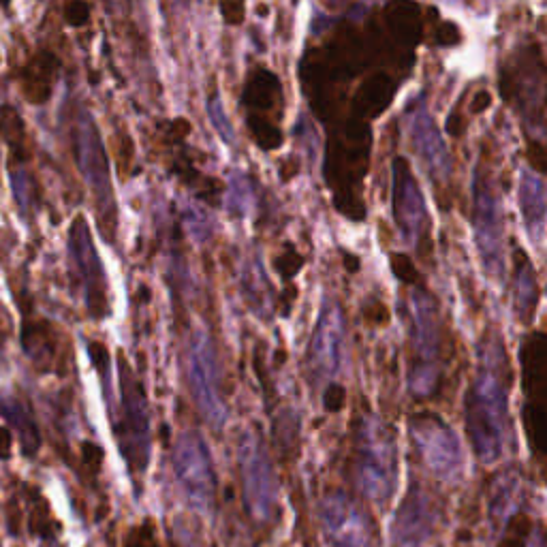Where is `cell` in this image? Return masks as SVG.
<instances>
[{
  "label": "cell",
  "mask_w": 547,
  "mask_h": 547,
  "mask_svg": "<svg viewBox=\"0 0 547 547\" xmlns=\"http://www.w3.org/2000/svg\"><path fill=\"white\" fill-rule=\"evenodd\" d=\"M242 503L257 524L278 518V483L268 451L257 434L246 432L238 447Z\"/></svg>",
  "instance_id": "cell-4"
},
{
  "label": "cell",
  "mask_w": 547,
  "mask_h": 547,
  "mask_svg": "<svg viewBox=\"0 0 547 547\" xmlns=\"http://www.w3.org/2000/svg\"><path fill=\"white\" fill-rule=\"evenodd\" d=\"M342 261H345V268H347V272H351V274L359 272V268H362V261H359V257H355V255H351V253H342Z\"/></svg>",
  "instance_id": "cell-34"
},
{
  "label": "cell",
  "mask_w": 547,
  "mask_h": 547,
  "mask_svg": "<svg viewBox=\"0 0 547 547\" xmlns=\"http://www.w3.org/2000/svg\"><path fill=\"white\" fill-rule=\"evenodd\" d=\"M11 456V432L0 426V460H7Z\"/></svg>",
  "instance_id": "cell-33"
},
{
  "label": "cell",
  "mask_w": 547,
  "mask_h": 547,
  "mask_svg": "<svg viewBox=\"0 0 547 547\" xmlns=\"http://www.w3.org/2000/svg\"><path fill=\"white\" fill-rule=\"evenodd\" d=\"M389 261H392V272L396 274L398 280H402L404 285H417L421 280V276H419V272H417V268L413 265L409 255L394 253L392 257H389Z\"/></svg>",
  "instance_id": "cell-21"
},
{
  "label": "cell",
  "mask_w": 547,
  "mask_h": 547,
  "mask_svg": "<svg viewBox=\"0 0 547 547\" xmlns=\"http://www.w3.org/2000/svg\"><path fill=\"white\" fill-rule=\"evenodd\" d=\"M71 253L75 257V263L80 265V270L86 278V289H88V306L90 312L97 319H101L107 306H105V283H103V274L99 268L97 255L92 253L90 246V236H88V227L84 223V218H77L71 229Z\"/></svg>",
  "instance_id": "cell-11"
},
{
  "label": "cell",
  "mask_w": 547,
  "mask_h": 547,
  "mask_svg": "<svg viewBox=\"0 0 547 547\" xmlns=\"http://www.w3.org/2000/svg\"><path fill=\"white\" fill-rule=\"evenodd\" d=\"M321 520L332 547H377L372 518L347 494L325 496Z\"/></svg>",
  "instance_id": "cell-8"
},
{
  "label": "cell",
  "mask_w": 547,
  "mask_h": 547,
  "mask_svg": "<svg viewBox=\"0 0 547 547\" xmlns=\"http://www.w3.org/2000/svg\"><path fill=\"white\" fill-rule=\"evenodd\" d=\"M409 436L421 462L441 479H456L464 468L458 434L436 413H417L409 419Z\"/></svg>",
  "instance_id": "cell-6"
},
{
  "label": "cell",
  "mask_w": 547,
  "mask_h": 547,
  "mask_svg": "<svg viewBox=\"0 0 547 547\" xmlns=\"http://www.w3.org/2000/svg\"><path fill=\"white\" fill-rule=\"evenodd\" d=\"M58 67L60 62L52 52H39L26 62L22 71V90L30 103L41 105L52 97Z\"/></svg>",
  "instance_id": "cell-12"
},
{
  "label": "cell",
  "mask_w": 547,
  "mask_h": 547,
  "mask_svg": "<svg viewBox=\"0 0 547 547\" xmlns=\"http://www.w3.org/2000/svg\"><path fill=\"white\" fill-rule=\"evenodd\" d=\"M0 368H5V334L0 330Z\"/></svg>",
  "instance_id": "cell-35"
},
{
  "label": "cell",
  "mask_w": 547,
  "mask_h": 547,
  "mask_svg": "<svg viewBox=\"0 0 547 547\" xmlns=\"http://www.w3.org/2000/svg\"><path fill=\"white\" fill-rule=\"evenodd\" d=\"M11 191H13L15 201H18V206L22 208V212H28L35 201V184L28 178L26 169H22L18 165H13V169H11Z\"/></svg>",
  "instance_id": "cell-17"
},
{
  "label": "cell",
  "mask_w": 547,
  "mask_h": 547,
  "mask_svg": "<svg viewBox=\"0 0 547 547\" xmlns=\"http://www.w3.org/2000/svg\"><path fill=\"white\" fill-rule=\"evenodd\" d=\"M345 400H347V392L345 387H342L340 383H330L325 387L323 392V406L330 413H338L342 406H345Z\"/></svg>",
  "instance_id": "cell-23"
},
{
  "label": "cell",
  "mask_w": 547,
  "mask_h": 547,
  "mask_svg": "<svg viewBox=\"0 0 547 547\" xmlns=\"http://www.w3.org/2000/svg\"><path fill=\"white\" fill-rule=\"evenodd\" d=\"M462 39V33L460 28L456 24H441L439 26V33H436V41H439V45H447V48H453V45H458Z\"/></svg>",
  "instance_id": "cell-26"
},
{
  "label": "cell",
  "mask_w": 547,
  "mask_h": 547,
  "mask_svg": "<svg viewBox=\"0 0 547 547\" xmlns=\"http://www.w3.org/2000/svg\"><path fill=\"white\" fill-rule=\"evenodd\" d=\"M276 101H280L278 77L265 69H257L248 80L242 103L250 109V114H259L263 109H272Z\"/></svg>",
  "instance_id": "cell-15"
},
{
  "label": "cell",
  "mask_w": 547,
  "mask_h": 547,
  "mask_svg": "<svg viewBox=\"0 0 547 547\" xmlns=\"http://www.w3.org/2000/svg\"><path fill=\"white\" fill-rule=\"evenodd\" d=\"M0 415H3L15 430H18L26 456H35L41 445V434L33 415H30L24 406V402L11 394H0Z\"/></svg>",
  "instance_id": "cell-14"
},
{
  "label": "cell",
  "mask_w": 547,
  "mask_h": 547,
  "mask_svg": "<svg viewBox=\"0 0 547 547\" xmlns=\"http://www.w3.org/2000/svg\"><path fill=\"white\" fill-rule=\"evenodd\" d=\"M522 417L528 447L539 466H543V421L547 406V340L543 332L530 334L522 342Z\"/></svg>",
  "instance_id": "cell-5"
},
{
  "label": "cell",
  "mask_w": 547,
  "mask_h": 547,
  "mask_svg": "<svg viewBox=\"0 0 547 547\" xmlns=\"http://www.w3.org/2000/svg\"><path fill=\"white\" fill-rule=\"evenodd\" d=\"M65 20L73 26L80 28L90 20V5L86 0H69L65 5Z\"/></svg>",
  "instance_id": "cell-22"
},
{
  "label": "cell",
  "mask_w": 547,
  "mask_h": 547,
  "mask_svg": "<svg viewBox=\"0 0 547 547\" xmlns=\"http://www.w3.org/2000/svg\"><path fill=\"white\" fill-rule=\"evenodd\" d=\"M513 372L500 353L483 366L464 396V430L473 453L486 464L505 456L511 436L509 392Z\"/></svg>",
  "instance_id": "cell-1"
},
{
  "label": "cell",
  "mask_w": 547,
  "mask_h": 547,
  "mask_svg": "<svg viewBox=\"0 0 547 547\" xmlns=\"http://www.w3.org/2000/svg\"><path fill=\"white\" fill-rule=\"evenodd\" d=\"M492 105V95L488 90H479L475 92V97L471 101V112L473 114H481V112H486V109Z\"/></svg>",
  "instance_id": "cell-29"
},
{
  "label": "cell",
  "mask_w": 547,
  "mask_h": 547,
  "mask_svg": "<svg viewBox=\"0 0 547 547\" xmlns=\"http://www.w3.org/2000/svg\"><path fill=\"white\" fill-rule=\"evenodd\" d=\"M304 261L306 259L295 250L293 244H285L283 255H278L274 259V270L289 283V280L304 268Z\"/></svg>",
  "instance_id": "cell-20"
},
{
  "label": "cell",
  "mask_w": 547,
  "mask_h": 547,
  "mask_svg": "<svg viewBox=\"0 0 547 547\" xmlns=\"http://www.w3.org/2000/svg\"><path fill=\"white\" fill-rule=\"evenodd\" d=\"M0 127H3L11 148L20 154V148L24 142V129H22V120L18 114H15L13 107L0 109Z\"/></svg>",
  "instance_id": "cell-18"
},
{
  "label": "cell",
  "mask_w": 547,
  "mask_h": 547,
  "mask_svg": "<svg viewBox=\"0 0 547 547\" xmlns=\"http://www.w3.org/2000/svg\"><path fill=\"white\" fill-rule=\"evenodd\" d=\"M434 528V511L428 496L413 486L402 500L392 526L394 547H430L428 539Z\"/></svg>",
  "instance_id": "cell-10"
},
{
  "label": "cell",
  "mask_w": 547,
  "mask_h": 547,
  "mask_svg": "<svg viewBox=\"0 0 547 547\" xmlns=\"http://www.w3.org/2000/svg\"><path fill=\"white\" fill-rule=\"evenodd\" d=\"M114 430L129 471L135 477L142 475L150 462V409L144 387L133 377L124 357H120V409Z\"/></svg>",
  "instance_id": "cell-3"
},
{
  "label": "cell",
  "mask_w": 547,
  "mask_h": 547,
  "mask_svg": "<svg viewBox=\"0 0 547 547\" xmlns=\"http://www.w3.org/2000/svg\"><path fill=\"white\" fill-rule=\"evenodd\" d=\"M528 161L530 165H533L535 171H539V174H545V161H547V156H545V148L537 142H528Z\"/></svg>",
  "instance_id": "cell-27"
},
{
  "label": "cell",
  "mask_w": 547,
  "mask_h": 547,
  "mask_svg": "<svg viewBox=\"0 0 547 547\" xmlns=\"http://www.w3.org/2000/svg\"><path fill=\"white\" fill-rule=\"evenodd\" d=\"M248 129L261 150H276L283 146V133L268 118L248 116Z\"/></svg>",
  "instance_id": "cell-16"
},
{
  "label": "cell",
  "mask_w": 547,
  "mask_h": 547,
  "mask_svg": "<svg viewBox=\"0 0 547 547\" xmlns=\"http://www.w3.org/2000/svg\"><path fill=\"white\" fill-rule=\"evenodd\" d=\"M124 547H167V545L161 541L159 533H156V526L150 520H146L131 530L129 537L124 539Z\"/></svg>",
  "instance_id": "cell-19"
},
{
  "label": "cell",
  "mask_w": 547,
  "mask_h": 547,
  "mask_svg": "<svg viewBox=\"0 0 547 547\" xmlns=\"http://www.w3.org/2000/svg\"><path fill=\"white\" fill-rule=\"evenodd\" d=\"M120 137H122V146H116V161H118V169L122 171V176H127L129 174L127 167L131 165L135 148H133V142H131L129 135L120 133Z\"/></svg>",
  "instance_id": "cell-25"
},
{
  "label": "cell",
  "mask_w": 547,
  "mask_h": 547,
  "mask_svg": "<svg viewBox=\"0 0 547 547\" xmlns=\"http://www.w3.org/2000/svg\"><path fill=\"white\" fill-rule=\"evenodd\" d=\"M221 11L227 24L238 26L244 22V15H246L244 0H221Z\"/></svg>",
  "instance_id": "cell-24"
},
{
  "label": "cell",
  "mask_w": 547,
  "mask_h": 547,
  "mask_svg": "<svg viewBox=\"0 0 547 547\" xmlns=\"http://www.w3.org/2000/svg\"><path fill=\"white\" fill-rule=\"evenodd\" d=\"M22 347L24 353L33 359V364L48 372L54 368L56 362V336L50 323L45 321H24V330H22Z\"/></svg>",
  "instance_id": "cell-13"
},
{
  "label": "cell",
  "mask_w": 547,
  "mask_h": 547,
  "mask_svg": "<svg viewBox=\"0 0 547 547\" xmlns=\"http://www.w3.org/2000/svg\"><path fill=\"white\" fill-rule=\"evenodd\" d=\"M364 315L370 323H377V325H383L389 321V310L381 302H374L372 308H366Z\"/></svg>",
  "instance_id": "cell-28"
},
{
  "label": "cell",
  "mask_w": 547,
  "mask_h": 547,
  "mask_svg": "<svg viewBox=\"0 0 547 547\" xmlns=\"http://www.w3.org/2000/svg\"><path fill=\"white\" fill-rule=\"evenodd\" d=\"M492 515L500 522V533H503L496 547H535L533 518L522 509L518 481H513V475L500 477L492 494Z\"/></svg>",
  "instance_id": "cell-9"
},
{
  "label": "cell",
  "mask_w": 547,
  "mask_h": 547,
  "mask_svg": "<svg viewBox=\"0 0 547 547\" xmlns=\"http://www.w3.org/2000/svg\"><path fill=\"white\" fill-rule=\"evenodd\" d=\"M171 464H174L176 479L186 498L197 509L210 511L216 505L218 481L210 449L199 432L189 430L178 436L174 453H171Z\"/></svg>",
  "instance_id": "cell-7"
},
{
  "label": "cell",
  "mask_w": 547,
  "mask_h": 547,
  "mask_svg": "<svg viewBox=\"0 0 547 547\" xmlns=\"http://www.w3.org/2000/svg\"><path fill=\"white\" fill-rule=\"evenodd\" d=\"M295 298H298V287H295L293 283H287V287L283 291V315L285 317L291 312V306H293Z\"/></svg>",
  "instance_id": "cell-32"
},
{
  "label": "cell",
  "mask_w": 547,
  "mask_h": 547,
  "mask_svg": "<svg viewBox=\"0 0 547 547\" xmlns=\"http://www.w3.org/2000/svg\"><path fill=\"white\" fill-rule=\"evenodd\" d=\"M464 127H466V122L462 118L460 112H453L447 120V133L453 135V137H462L464 135Z\"/></svg>",
  "instance_id": "cell-30"
},
{
  "label": "cell",
  "mask_w": 547,
  "mask_h": 547,
  "mask_svg": "<svg viewBox=\"0 0 547 547\" xmlns=\"http://www.w3.org/2000/svg\"><path fill=\"white\" fill-rule=\"evenodd\" d=\"M298 174H300V161L295 159V156H291V159H287L283 167H280V178H283V182H289Z\"/></svg>",
  "instance_id": "cell-31"
},
{
  "label": "cell",
  "mask_w": 547,
  "mask_h": 547,
  "mask_svg": "<svg viewBox=\"0 0 547 547\" xmlns=\"http://www.w3.org/2000/svg\"><path fill=\"white\" fill-rule=\"evenodd\" d=\"M259 13H261V15L268 13V9H265V5H259Z\"/></svg>",
  "instance_id": "cell-36"
},
{
  "label": "cell",
  "mask_w": 547,
  "mask_h": 547,
  "mask_svg": "<svg viewBox=\"0 0 547 547\" xmlns=\"http://www.w3.org/2000/svg\"><path fill=\"white\" fill-rule=\"evenodd\" d=\"M353 475L366 498L379 505L389 503L398 481L396 436L377 415H364L355 428Z\"/></svg>",
  "instance_id": "cell-2"
}]
</instances>
